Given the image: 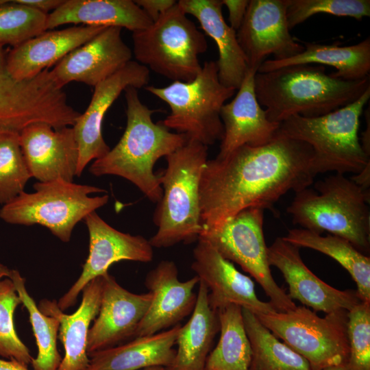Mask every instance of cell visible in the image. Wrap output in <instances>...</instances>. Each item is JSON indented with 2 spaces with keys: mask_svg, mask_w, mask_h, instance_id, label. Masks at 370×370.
Segmentation results:
<instances>
[{
  "mask_svg": "<svg viewBox=\"0 0 370 370\" xmlns=\"http://www.w3.org/2000/svg\"><path fill=\"white\" fill-rule=\"evenodd\" d=\"M127 125L118 143L103 158L94 160L89 168L95 176L112 175L134 184L151 201L158 203L162 196L160 175L153 167L182 147L188 140L180 133L171 132L162 121L154 123L156 111L143 104L137 88L125 89Z\"/></svg>",
  "mask_w": 370,
  "mask_h": 370,
  "instance_id": "obj_3",
  "label": "cell"
},
{
  "mask_svg": "<svg viewBox=\"0 0 370 370\" xmlns=\"http://www.w3.org/2000/svg\"><path fill=\"white\" fill-rule=\"evenodd\" d=\"M249 1V0H221L222 4L225 5L228 10L229 25L236 32L243 21Z\"/></svg>",
  "mask_w": 370,
  "mask_h": 370,
  "instance_id": "obj_39",
  "label": "cell"
},
{
  "mask_svg": "<svg viewBox=\"0 0 370 370\" xmlns=\"http://www.w3.org/2000/svg\"><path fill=\"white\" fill-rule=\"evenodd\" d=\"M254 88L267 119L280 124L293 115L314 118L343 108L370 88V79L345 80L327 74L323 65L306 64L257 72Z\"/></svg>",
  "mask_w": 370,
  "mask_h": 370,
  "instance_id": "obj_2",
  "label": "cell"
},
{
  "mask_svg": "<svg viewBox=\"0 0 370 370\" xmlns=\"http://www.w3.org/2000/svg\"><path fill=\"white\" fill-rule=\"evenodd\" d=\"M9 278L27 310L36 338L38 352L31 364L34 370H58L62 359L57 348L58 319L44 314L39 309L26 289L25 279L18 271L11 270Z\"/></svg>",
  "mask_w": 370,
  "mask_h": 370,
  "instance_id": "obj_33",
  "label": "cell"
},
{
  "mask_svg": "<svg viewBox=\"0 0 370 370\" xmlns=\"http://www.w3.org/2000/svg\"><path fill=\"white\" fill-rule=\"evenodd\" d=\"M138 63L170 79L188 82L201 70L199 56L208 49L204 34L177 3L147 28L132 33Z\"/></svg>",
  "mask_w": 370,
  "mask_h": 370,
  "instance_id": "obj_9",
  "label": "cell"
},
{
  "mask_svg": "<svg viewBox=\"0 0 370 370\" xmlns=\"http://www.w3.org/2000/svg\"><path fill=\"white\" fill-rule=\"evenodd\" d=\"M31 177L19 132L0 131V204L4 205L23 192Z\"/></svg>",
  "mask_w": 370,
  "mask_h": 370,
  "instance_id": "obj_35",
  "label": "cell"
},
{
  "mask_svg": "<svg viewBox=\"0 0 370 370\" xmlns=\"http://www.w3.org/2000/svg\"><path fill=\"white\" fill-rule=\"evenodd\" d=\"M256 317L276 337L304 358L311 370L347 363V310L334 311L320 317L316 312L301 306L288 312Z\"/></svg>",
  "mask_w": 370,
  "mask_h": 370,
  "instance_id": "obj_10",
  "label": "cell"
},
{
  "mask_svg": "<svg viewBox=\"0 0 370 370\" xmlns=\"http://www.w3.org/2000/svg\"><path fill=\"white\" fill-rule=\"evenodd\" d=\"M220 338L208 354L204 370H249L251 349L242 308L230 304L217 311Z\"/></svg>",
  "mask_w": 370,
  "mask_h": 370,
  "instance_id": "obj_31",
  "label": "cell"
},
{
  "mask_svg": "<svg viewBox=\"0 0 370 370\" xmlns=\"http://www.w3.org/2000/svg\"><path fill=\"white\" fill-rule=\"evenodd\" d=\"M197 301L187 323L181 326L174 358L164 370H204L213 340L219 330L217 311L208 302V289L199 280Z\"/></svg>",
  "mask_w": 370,
  "mask_h": 370,
  "instance_id": "obj_28",
  "label": "cell"
},
{
  "mask_svg": "<svg viewBox=\"0 0 370 370\" xmlns=\"http://www.w3.org/2000/svg\"><path fill=\"white\" fill-rule=\"evenodd\" d=\"M183 12L195 17L205 33L217 44L218 77L225 86L238 90L248 70L236 32L225 22L221 0H180Z\"/></svg>",
  "mask_w": 370,
  "mask_h": 370,
  "instance_id": "obj_25",
  "label": "cell"
},
{
  "mask_svg": "<svg viewBox=\"0 0 370 370\" xmlns=\"http://www.w3.org/2000/svg\"><path fill=\"white\" fill-rule=\"evenodd\" d=\"M349 370H370V302L361 301L348 311Z\"/></svg>",
  "mask_w": 370,
  "mask_h": 370,
  "instance_id": "obj_38",
  "label": "cell"
},
{
  "mask_svg": "<svg viewBox=\"0 0 370 370\" xmlns=\"http://www.w3.org/2000/svg\"><path fill=\"white\" fill-rule=\"evenodd\" d=\"M103 277L99 311L88 332V356L134 338L152 299L150 292L136 294L128 291L108 273Z\"/></svg>",
  "mask_w": 370,
  "mask_h": 370,
  "instance_id": "obj_19",
  "label": "cell"
},
{
  "mask_svg": "<svg viewBox=\"0 0 370 370\" xmlns=\"http://www.w3.org/2000/svg\"><path fill=\"white\" fill-rule=\"evenodd\" d=\"M0 370H28L27 367L13 360H5L0 358Z\"/></svg>",
  "mask_w": 370,
  "mask_h": 370,
  "instance_id": "obj_42",
  "label": "cell"
},
{
  "mask_svg": "<svg viewBox=\"0 0 370 370\" xmlns=\"http://www.w3.org/2000/svg\"><path fill=\"white\" fill-rule=\"evenodd\" d=\"M370 113L369 108L365 111V118L367 121V127L362 132V137L360 140L361 147L364 152L370 157Z\"/></svg>",
  "mask_w": 370,
  "mask_h": 370,
  "instance_id": "obj_41",
  "label": "cell"
},
{
  "mask_svg": "<svg viewBox=\"0 0 370 370\" xmlns=\"http://www.w3.org/2000/svg\"><path fill=\"white\" fill-rule=\"evenodd\" d=\"M251 357L249 370H311L308 361L268 330L250 310L242 308Z\"/></svg>",
  "mask_w": 370,
  "mask_h": 370,
  "instance_id": "obj_32",
  "label": "cell"
},
{
  "mask_svg": "<svg viewBox=\"0 0 370 370\" xmlns=\"http://www.w3.org/2000/svg\"><path fill=\"white\" fill-rule=\"evenodd\" d=\"M47 14L17 0H0V47H16L47 31Z\"/></svg>",
  "mask_w": 370,
  "mask_h": 370,
  "instance_id": "obj_34",
  "label": "cell"
},
{
  "mask_svg": "<svg viewBox=\"0 0 370 370\" xmlns=\"http://www.w3.org/2000/svg\"><path fill=\"white\" fill-rule=\"evenodd\" d=\"M89 234V251L82 272L57 301L64 311L75 304L79 294L93 279L105 275L109 267L121 260L149 262L153 258L149 241L140 235L120 232L102 219L96 211L84 219Z\"/></svg>",
  "mask_w": 370,
  "mask_h": 370,
  "instance_id": "obj_13",
  "label": "cell"
},
{
  "mask_svg": "<svg viewBox=\"0 0 370 370\" xmlns=\"http://www.w3.org/2000/svg\"><path fill=\"white\" fill-rule=\"evenodd\" d=\"M286 2L290 29L319 13L353 17L357 20L370 16L369 0H286Z\"/></svg>",
  "mask_w": 370,
  "mask_h": 370,
  "instance_id": "obj_37",
  "label": "cell"
},
{
  "mask_svg": "<svg viewBox=\"0 0 370 370\" xmlns=\"http://www.w3.org/2000/svg\"><path fill=\"white\" fill-rule=\"evenodd\" d=\"M134 2L153 23L177 3L175 0H135Z\"/></svg>",
  "mask_w": 370,
  "mask_h": 370,
  "instance_id": "obj_40",
  "label": "cell"
},
{
  "mask_svg": "<svg viewBox=\"0 0 370 370\" xmlns=\"http://www.w3.org/2000/svg\"><path fill=\"white\" fill-rule=\"evenodd\" d=\"M145 88L169 106L170 114L162 121L168 129L207 147L221 140L224 130L221 110L236 90L220 82L215 61L206 62L190 82L175 81L165 87Z\"/></svg>",
  "mask_w": 370,
  "mask_h": 370,
  "instance_id": "obj_7",
  "label": "cell"
},
{
  "mask_svg": "<svg viewBox=\"0 0 370 370\" xmlns=\"http://www.w3.org/2000/svg\"><path fill=\"white\" fill-rule=\"evenodd\" d=\"M177 324L150 336L136 337L127 343L89 355L86 370H139L150 366L166 367L172 362L177 337L181 328Z\"/></svg>",
  "mask_w": 370,
  "mask_h": 370,
  "instance_id": "obj_27",
  "label": "cell"
},
{
  "mask_svg": "<svg viewBox=\"0 0 370 370\" xmlns=\"http://www.w3.org/2000/svg\"><path fill=\"white\" fill-rule=\"evenodd\" d=\"M313 150L278 130L260 147L241 146L227 156L208 160L199 198L203 229H212L249 208L275 211L286 193L310 186Z\"/></svg>",
  "mask_w": 370,
  "mask_h": 370,
  "instance_id": "obj_1",
  "label": "cell"
},
{
  "mask_svg": "<svg viewBox=\"0 0 370 370\" xmlns=\"http://www.w3.org/2000/svg\"><path fill=\"white\" fill-rule=\"evenodd\" d=\"M370 98L369 88L355 101L314 118L293 115L280 125L283 134L308 144L313 150L312 171L357 175L370 166V157L358 137L360 117Z\"/></svg>",
  "mask_w": 370,
  "mask_h": 370,
  "instance_id": "obj_6",
  "label": "cell"
},
{
  "mask_svg": "<svg viewBox=\"0 0 370 370\" xmlns=\"http://www.w3.org/2000/svg\"><path fill=\"white\" fill-rule=\"evenodd\" d=\"M103 277L99 276L83 288L79 307L71 314L61 310L56 301L44 299L39 303V309L60 322L59 338L64 356L58 370H86L90 358L87 352L88 336L90 323L97 317L101 305Z\"/></svg>",
  "mask_w": 370,
  "mask_h": 370,
  "instance_id": "obj_24",
  "label": "cell"
},
{
  "mask_svg": "<svg viewBox=\"0 0 370 370\" xmlns=\"http://www.w3.org/2000/svg\"><path fill=\"white\" fill-rule=\"evenodd\" d=\"M323 370H349L347 364L327 368Z\"/></svg>",
  "mask_w": 370,
  "mask_h": 370,
  "instance_id": "obj_44",
  "label": "cell"
},
{
  "mask_svg": "<svg viewBox=\"0 0 370 370\" xmlns=\"http://www.w3.org/2000/svg\"><path fill=\"white\" fill-rule=\"evenodd\" d=\"M35 191H25L3 205L0 218L10 224H38L63 242H69L72 232L80 221L106 205L108 195L90 197L92 193H106L94 186L64 180L38 182Z\"/></svg>",
  "mask_w": 370,
  "mask_h": 370,
  "instance_id": "obj_8",
  "label": "cell"
},
{
  "mask_svg": "<svg viewBox=\"0 0 370 370\" xmlns=\"http://www.w3.org/2000/svg\"><path fill=\"white\" fill-rule=\"evenodd\" d=\"M70 23L124 27L133 33L153 22L132 0H64L47 14V30Z\"/></svg>",
  "mask_w": 370,
  "mask_h": 370,
  "instance_id": "obj_26",
  "label": "cell"
},
{
  "mask_svg": "<svg viewBox=\"0 0 370 370\" xmlns=\"http://www.w3.org/2000/svg\"><path fill=\"white\" fill-rule=\"evenodd\" d=\"M199 282L197 275L180 281L173 261L160 262L145 278V284L152 299L134 338L153 335L180 324L194 310L197 294L193 290Z\"/></svg>",
  "mask_w": 370,
  "mask_h": 370,
  "instance_id": "obj_21",
  "label": "cell"
},
{
  "mask_svg": "<svg viewBox=\"0 0 370 370\" xmlns=\"http://www.w3.org/2000/svg\"><path fill=\"white\" fill-rule=\"evenodd\" d=\"M165 158L166 168L159 174L162 196L153 215L158 230L149 240L157 248L198 240L203 229L199 188L208 147L188 140Z\"/></svg>",
  "mask_w": 370,
  "mask_h": 370,
  "instance_id": "obj_5",
  "label": "cell"
},
{
  "mask_svg": "<svg viewBox=\"0 0 370 370\" xmlns=\"http://www.w3.org/2000/svg\"><path fill=\"white\" fill-rule=\"evenodd\" d=\"M191 269L208 289V302L214 310L235 304L256 315L278 312L269 301L260 300L253 280L241 273L207 241L199 238L193 249Z\"/></svg>",
  "mask_w": 370,
  "mask_h": 370,
  "instance_id": "obj_16",
  "label": "cell"
},
{
  "mask_svg": "<svg viewBox=\"0 0 370 370\" xmlns=\"http://www.w3.org/2000/svg\"><path fill=\"white\" fill-rule=\"evenodd\" d=\"M106 27L80 25L60 30H47L8 52V71L19 81L32 79Z\"/></svg>",
  "mask_w": 370,
  "mask_h": 370,
  "instance_id": "obj_23",
  "label": "cell"
},
{
  "mask_svg": "<svg viewBox=\"0 0 370 370\" xmlns=\"http://www.w3.org/2000/svg\"><path fill=\"white\" fill-rule=\"evenodd\" d=\"M7 53L0 47V131L20 133L35 123L55 128L73 126L80 112L69 104L51 71L45 69L32 79L17 80L8 71Z\"/></svg>",
  "mask_w": 370,
  "mask_h": 370,
  "instance_id": "obj_11",
  "label": "cell"
},
{
  "mask_svg": "<svg viewBox=\"0 0 370 370\" xmlns=\"http://www.w3.org/2000/svg\"><path fill=\"white\" fill-rule=\"evenodd\" d=\"M304 50L291 58L277 60H264L258 73H267L282 67L312 64L328 65L336 71L330 75L345 80L355 81L369 76L370 38L350 46L331 45L304 42Z\"/></svg>",
  "mask_w": 370,
  "mask_h": 370,
  "instance_id": "obj_29",
  "label": "cell"
},
{
  "mask_svg": "<svg viewBox=\"0 0 370 370\" xmlns=\"http://www.w3.org/2000/svg\"><path fill=\"white\" fill-rule=\"evenodd\" d=\"M164 368L165 367L163 366L154 365V366L145 367L139 370H164Z\"/></svg>",
  "mask_w": 370,
  "mask_h": 370,
  "instance_id": "obj_45",
  "label": "cell"
},
{
  "mask_svg": "<svg viewBox=\"0 0 370 370\" xmlns=\"http://www.w3.org/2000/svg\"><path fill=\"white\" fill-rule=\"evenodd\" d=\"M370 191L344 174L335 173L295 193L286 211L293 224L318 234L328 232L350 242L368 256Z\"/></svg>",
  "mask_w": 370,
  "mask_h": 370,
  "instance_id": "obj_4",
  "label": "cell"
},
{
  "mask_svg": "<svg viewBox=\"0 0 370 370\" xmlns=\"http://www.w3.org/2000/svg\"><path fill=\"white\" fill-rule=\"evenodd\" d=\"M299 249L282 237L277 238L267 248L269 264L282 272L291 299L326 314L349 311L361 301L356 291H340L317 277L304 263Z\"/></svg>",
  "mask_w": 370,
  "mask_h": 370,
  "instance_id": "obj_18",
  "label": "cell"
},
{
  "mask_svg": "<svg viewBox=\"0 0 370 370\" xmlns=\"http://www.w3.org/2000/svg\"><path fill=\"white\" fill-rule=\"evenodd\" d=\"M282 238L299 248H310L335 260L356 282L361 301L370 302V258L347 240L330 234L322 236L304 228L289 230Z\"/></svg>",
  "mask_w": 370,
  "mask_h": 370,
  "instance_id": "obj_30",
  "label": "cell"
},
{
  "mask_svg": "<svg viewBox=\"0 0 370 370\" xmlns=\"http://www.w3.org/2000/svg\"><path fill=\"white\" fill-rule=\"evenodd\" d=\"M256 73L248 69L235 97L221 108L220 115L224 132L216 158H224L243 145H266L279 130L280 124L267 119L257 100L254 88Z\"/></svg>",
  "mask_w": 370,
  "mask_h": 370,
  "instance_id": "obj_22",
  "label": "cell"
},
{
  "mask_svg": "<svg viewBox=\"0 0 370 370\" xmlns=\"http://www.w3.org/2000/svg\"><path fill=\"white\" fill-rule=\"evenodd\" d=\"M121 29L107 27L62 58L50 70L57 86L63 88L78 82L95 87L130 62L132 51L123 40Z\"/></svg>",
  "mask_w": 370,
  "mask_h": 370,
  "instance_id": "obj_17",
  "label": "cell"
},
{
  "mask_svg": "<svg viewBox=\"0 0 370 370\" xmlns=\"http://www.w3.org/2000/svg\"><path fill=\"white\" fill-rule=\"evenodd\" d=\"M10 273L11 269L0 263V280L4 277L9 278Z\"/></svg>",
  "mask_w": 370,
  "mask_h": 370,
  "instance_id": "obj_43",
  "label": "cell"
},
{
  "mask_svg": "<svg viewBox=\"0 0 370 370\" xmlns=\"http://www.w3.org/2000/svg\"><path fill=\"white\" fill-rule=\"evenodd\" d=\"M286 0H250L243 21L236 32L249 69L258 71L269 55L281 60L304 50L290 34Z\"/></svg>",
  "mask_w": 370,
  "mask_h": 370,
  "instance_id": "obj_14",
  "label": "cell"
},
{
  "mask_svg": "<svg viewBox=\"0 0 370 370\" xmlns=\"http://www.w3.org/2000/svg\"><path fill=\"white\" fill-rule=\"evenodd\" d=\"M264 211L259 208L245 209L217 227L202 229L199 238L250 274L278 312L291 311L295 304L271 275L263 232Z\"/></svg>",
  "mask_w": 370,
  "mask_h": 370,
  "instance_id": "obj_12",
  "label": "cell"
},
{
  "mask_svg": "<svg viewBox=\"0 0 370 370\" xmlns=\"http://www.w3.org/2000/svg\"><path fill=\"white\" fill-rule=\"evenodd\" d=\"M149 78L147 67L131 60L95 86L88 108L72 127L78 148L76 176L82 175L90 162L103 158L110 150L102 134L103 121L108 110L126 88L145 87Z\"/></svg>",
  "mask_w": 370,
  "mask_h": 370,
  "instance_id": "obj_15",
  "label": "cell"
},
{
  "mask_svg": "<svg viewBox=\"0 0 370 370\" xmlns=\"http://www.w3.org/2000/svg\"><path fill=\"white\" fill-rule=\"evenodd\" d=\"M21 150L32 177L38 182H73L78 148L72 127L55 128L35 123L19 133Z\"/></svg>",
  "mask_w": 370,
  "mask_h": 370,
  "instance_id": "obj_20",
  "label": "cell"
},
{
  "mask_svg": "<svg viewBox=\"0 0 370 370\" xmlns=\"http://www.w3.org/2000/svg\"><path fill=\"white\" fill-rule=\"evenodd\" d=\"M21 304L12 281L0 280V356L27 367L34 358L18 337L14 322L15 310Z\"/></svg>",
  "mask_w": 370,
  "mask_h": 370,
  "instance_id": "obj_36",
  "label": "cell"
}]
</instances>
